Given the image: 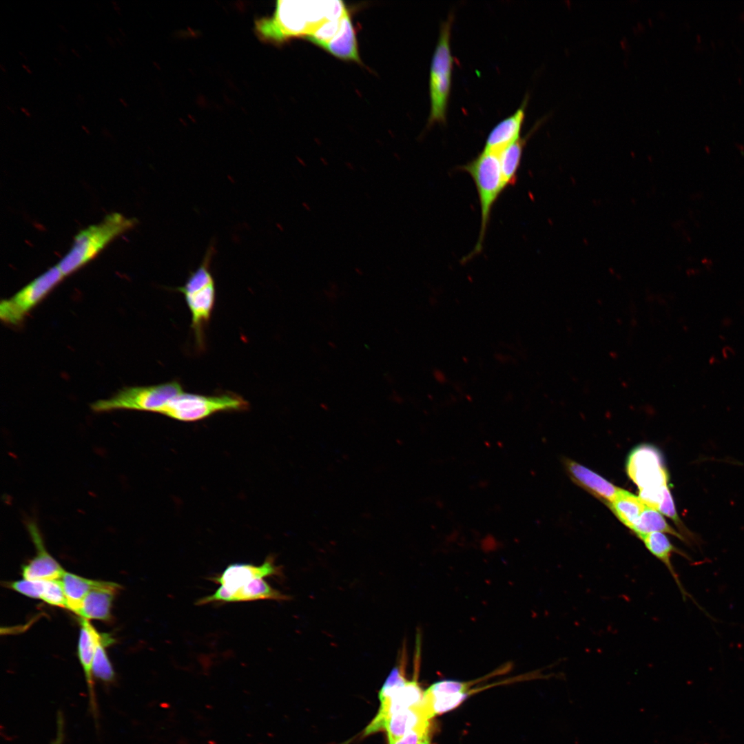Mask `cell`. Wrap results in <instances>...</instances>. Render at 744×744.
Wrapping results in <instances>:
<instances>
[{
	"instance_id": "cell-1",
	"label": "cell",
	"mask_w": 744,
	"mask_h": 744,
	"mask_svg": "<svg viewBox=\"0 0 744 744\" xmlns=\"http://www.w3.org/2000/svg\"><path fill=\"white\" fill-rule=\"evenodd\" d=\"M347 12L341 1L280 0L270 17L255 21L254 32L264 43L280 44L293 37L307 38L325 22Z\"/></svg>"
},
{
	"instance_id": "cell-2",
	"label": "cell",
	"mask_w": 744,
	"mask_h": 744,
	"mask_svg": "<svg viewBox=\"0 0 744 744\" xmlns=\"http://www.w3.org/2000/svg\"><path fill=\"white\" fill-rule=\"evenodd\" d=\"M136 223V218L113 212L101 222L81 230L74 236L69 251L57 264L63 276L74 273L91 261L113 240L131 229Z\"/></svg>"
},
{
	"instance_id": "cell-3",
	"label": "cell",
	"mask_w": 744,
	"mask_h": 744,
	"mask_svg": "<svg viewBox=\"0 0 744 744\" xmlns=\"http://www.w3.org/2000/svg\"><path fill=\"white\" fill-rule=\"evenodd\" d=\"M460 169L471 176L475 185L481 212L478 240L473 250L464 259L468 260L481 253L493 206L506 187L497 153L483 149Z\"/></svg>"
},
{
	"instance_id": "cell-4",
	"label": "cell",
	"mask_w": 744,
	"mask_h": 744,
	"mask_svg": "<svg viewBox=\"0 0 744 744\" xmlns=\"http://www.w3.org/2000/svg\"><path fill=\"white\" fill-rule=\"evenodd\" d=\"M210 247L199 267L191 272L185 284L176 289L185 298L192 316L191 327L200 349L205 343V330L208 325L216 301L215 281L210 271L214 254Z\"/></svg>"
},
{
	"instance_id": "cell-5",
	"label": "cell",
	"mask_w": 744,
	"mask_h": 744,
	"mask_svg": "<svg viewBox=\"0 0 744 744\" xmlns=\"http://www.w3.org/2000/svg\"><path fill=\"white\" fill-rule=\"evenodd\" d=\"M453 17L449 15L442 22L438 41L433 54L430 68L429 95L431 102L428 125L444 123L451 87L453 57L451 50V32Z\"/></svg>"
},
{
	"instance_id": "cell-6",
	"label": "cell",
	"mask_w": 744,
	"mask_h": 744,
	"mask_svg": "<svg viewBox=\"0 0 744 744\" xmlns=\"http://www.w3.org/2000/svg\"><path fill=\"white\" fill-rule=\"evenodd\" d=\"M183 391L178 381L152 386L126 387L107 399L91 404L94 412L136 410L163 414L169 402Z\"/></svg>"
},
{
	"instance_id": "cell-7",
	"label": "cell",
	"mask_w": 744,
	"mask_h": 744,
	"mask_svg": "<svg viewBox=\"0 0 744 744\" xmlns=\"http://www.w3.org/2000/svg\"><path fill=\"white\" fill-rule=\"evenodd\" d=\"M249 403L231 392L205 395L182 391L167 404L163 415L181 422H196L223 411H244Z\"/></svg>"
},
{
	"instance_id": "cell-8",
	"label": "cell",
	"mask_w": 744,
	"mask_h": 744,
	"mask_svg": "<svg viewBox=\"0 0 744 744\" xmlns=\"http://www.w3.org/2000/svg\"><path fill=\"white\" fill-rule=\"evenodd\" d=\"M58 265H54L34 278L12 297L0 304V318L8 324L21 323L27 314L40 302L64 278Z\"/></svg>"
},
{
	"instance_id": "cell-9",
	"label": "cell",
	"mask_w": 744,
	"mask_h": 744,
	"mask_svg": "<svg viewBox=\"0 0 744 744\" xmlns=\"http://www.w3.org/2000/svg\"><path fill=\"white\" fill-rule=\"evenodd\" d=\"M626 470L639 490L660 488L668 485V474L661 454L651 445L635 447L628 455Z\"/></svg>"
},
{
	"instance_id": "cell-10",
	"label": "cell",
	"mask_w": 744,
	"mask_h": 744,
	"mask_svg": "<svg viewBox=\"0 0 744 744\" xmlns=\"http://www.w3.org/2000/svg\"><path fill=\"white\" fill-rule=\"evenodd\" d=\"M26 526L37 552L35 556L22 567L23 579L32 581L60 579L65 571L46 550L37 523L29 520Z\"/></svg>"
},
{
	"instance_id": "cell-11",
	"label": "cell",
	"mask_w": 744,
	"mask_h": 744,
	"mask_svg": "<svg viewBox=\"0 0 744 744\" xmlns=\"http://www.w3.org/2000/svg\"><path fill=\"white\" fill-rule=\"evenodd\" d=\"M288 599L286 595L272 588L263 579H256L234 590H228L220 586L214 594L199 599L196 604L201 606L214 602H241L262 599L281 601Z\"/></svg>"
},
{
	"instance_id": "cell-12",
	"label": "cell",
	"mask_w": 744,
	"mask_h": 744,
	"mask_svg": "<svg viewBox=\"0 0 744 744\" xmlns=\"http://www.w3.org/2000/svg\"><path fill=\"white\" fill-rule=\"evenodd\" d=\"M280 567L275 564L274 558L269 556L260 566L250 564H234L228 566L220 575L210 580L228 590L236 589L254 579L280 575Z\"/></svg>"
},
{
	"instance_id": "cell-13",
	"label": "cell",
	"mask_w": 744,
	"mask_h": 744,
	"mask_svg": "<svg viewBox=\"0 0 744 744\" xmlns=\"http://www.w3.org/2000/svg\"><path fill=\"white\" fill-rule=\"evenodd\" d=\"M81 630L78 643V657L87 684L89 703L94 717H96L97 705L95 697L92 661L97 643L102 634L99 633L89 620L80 617Z\"/></svg>"
},
{
	"instance_id": "cell-14",
	"label": "cell",
	"mask_w": 744,
	"mask_h": 744,
	"mask_svg": "<svg viewBox=\"0 0 744 744\" xmlns=\"http://www.w3.org/2000/svg\"><path fill=\"white\" fill-rule=\"evenodd\" d=\"M121 588L116 583L103 581L84 597L76 614L87 620H110L112 601Z\"/></svg>"
},
{
	"instance_id": "cell-15",
	"label": "cell",
	"mask_w": 744,
	"mask_h": 744,
	"mask_svg": "<svg viewBox=\"0 0 744 744\" xmlns=\"http://www.w3.org/2000/svg\"><path fill=\"white\" fill-rule=\"evenodd\" d=\"M526 100L511 115L500 121L489 132L484 145V150L499 153L520 137L521 130L525 118Z\"/></svg>"
},
{
	"instance_id": "cell-16",
	"label": "cell",
	"mask_w": 744,
	"mask_h": 744,
	"mask_svg": "<svg viewBox=\"0 0 744 744\" xmlns=\"http://www.w3.org/2000/svg\"><path fill=\"white\" fill-rule=\"evenodd\" d=\"M564 463L571 478L580 486L607 504L614 499L620 488L575 461L566 459Z\"/></svg>"
},
{
	"instance_id": "cell-17",
	"label": "cell",
	"mask_w": 744,
	"mask_h": 744,
	"mask_svg": "<svg viewBox=\"0 0 744 744\" xmlns=\"http://www.w3.org/2000/svg\"><path fill=\"white\" fill-rule=\"evenodd\" d=\"M639 538L643 542L645 548L650 553L665 566L676 583L683 599H685L687 597H691L683 588L671 561L673 553L679 554L689 559L688 556L674 546L663 533H651L641 535Z\"/></svg>"
},
{
	"instance_id": "cell-18",
	"label": "cell",
	"mask_w": 744,
	"mask_h": 744,
	"mask_svg": "<svg viewBox=\"0 0 744 744\" xmlns=\"http://www.w3.org/2000/svg\"><path fill=\"white\" fill-rule=\"evenodd\" d=\"M429 717L422 703L416 707L402 710L392 714L386 721L384 729L389 744L415 728L429 725Z\"/></svg>"
},
{
	"instance_id": "cell-19",
	"label": "cell",
	"mask_w": 744,
	"mask_h": 744,
	"mask_svg": "<svg viewBox=\"0 0 744 744\" xmlns=\"http://www.w3.org/2000/svg\"><path fill=\"white\" fill-rule=\"evenodd\" d=\"M321 48L341 59L360 63L355 32L349 13L344 16L339 32Z\"/></svg>"
},
{
	"instance_id": "cell-20",
	"label": "cell",
	"mask_w": 744,
	"mask_h": 744,
	"mask_svg": "<svg viewBox=\"0 0 744 744\" xmlns=\"http://www.w3.org/2000/svg\"><path fill=\"white\" fill-rule=\"evenodd\" d=\"M59 580L67 599L68 610L76 614L87 594L103 583V581L86 579L66 571Z\"/></svg>"
},
{
	"instance_id": "cell-21",
	"label": "cell",
	"mask_w": 744,
	"mask_h": 744,
	"mask_svg": "<svg viewBox=\"0 0 744 744\" xmlns=\"http://www.w3.org/2000/svg\"><path fill=\"white\" fill-rule=\"evenodd\" d=\"M607 505L617 517L630 530L646 507L639 497L621 488L614 499Z\"/></svg>"
},
{
	"instance_id": "cell-22",
	"label": "cell",
	"mask_w": 744,
	"mask_h": 744,
	"mask_svg": "<svg viewBox=\"0 0 744 744\" xmlns=\"http://www.w3.org/2000/svg\"><path fill=\"white\" fill-rule=\"evenodd\" d=\"M631 530L638 537L648 533L659 532L672 535L690 544V541L681 533L667 523L660 512L647 506Z\"/></svg>"
},
{
	"instance_id": "cell-23",
	"label": "cell",
	"mask_w": 744,
	"mask_h": 744,
	"mask_svg": "<svg viewBox=\"0 0 744 744\" xmlns=\"http://www.w3.org/2000/svg\"><path fill=\"white\" fill-rule=\"evenodd\" d=\"M526 138L528 137L520 138L498 153L502 174L506 188L517 182Z\"/></svg>"
},
{
	"instance_id": "cell-24",
	"label": "cell",
	"mask_w": 744,
	"mask_h": 744,
	"mask_svg": "<svg viewBox=\"0 0 744 744\" xmlns=\"http://www.w3.org/2000/svg\"><path fill=\"white\" fill-rule=\"evenodd\" d=\"M112 641L109 634H102L97 643L92 661L93 676L105 683L112 682L115 676L112 665L105 651V647Z\"/></svg>"
},
{
	"instance_id": "cell-25",
	"label": "cell",
	"mask_w": 744,
	"mask_h": 744,
	"mask_svg": "<svg viewBox=\"0 0 744 744\" xmlns=\"http://www.w3.org/2000/svg\"><path fill=\"white\" fill-rule=\"evenodd\" d=\"M41 600L45 603L68 609L67 599L60 580H46Z\"/></svg>"
},
{
	"instance_id": "cell-26",
	"label": "cell",
	"mask_w": 744,
	"mask_h": 744,
	"mask_svg": "<svg viewBox=\"0 0 744 744\" xmlns=\"http://www.w3.org/2000/svg\"><path fill=\"white\" fill-rule=\"evenodd\" d=\"M12 590L34 599H41L45 587V581H32L22 579L15 581L9 584Z\"/></svg>"
},
{
	"instance_id": "cell-27",
	"label": "cell",
	"mask_w": 744,
	"mask_h": 744,
	"mask_svg": "<svg viewBox=\"0 0 744 744\" xmlns=\"http://www.w3.org/2000/svg\"><path fill=\"white\" fill-rule=\"evenodd\" d=\"M473 682H461L453 680H443L433 683L426 690L433 694H456L468 692Z\"/></svg>"
},
{
	"instance_id": "cell-28",
	"label": "cell",
	"mask_w": 744,
	"mask_h": 744,
	"mask_svg": "<svg viewBox=\"0 0 744 744\" xmlns=\"http://www.w3.org/2000/svg\"><path fill=\"white\" fill-rule=\"evenodd\" d=\"M429 725L422 726L408 732L402 737L390 744H420L428 735Z\"/></svg>"
},
{
	"instance_id": "cell-29",
	"label": "cell",
	"mask_w": 744,
	"mask_h": 744,
	"mask_svg": "<svg viewBox=\"0 0 744 744\" xmlns=\"http://www.w3.org/2000/svg\"><path fill=\"white\" fill-rule=\"evenodd\" d=\"M63 717L61 712H59L56 719V733L53 744H63Z\"/></svg>"
},
{
	"instance_id": "cell-30",
	"label": "cell",
	"mask_w": 744,
	"mask_h": 744,
	"mask_svg": "<svg viewBox=\"0 0 744 744\" xmlns=\"http://www.w3.org/2000/svg\"><path fill=\"white\" fill-rule=\"evenodd\" d=\"M111 3H112L114 10L117 12V14L121 15V7L119 6V5L118 4V3L116 1L112 0L111 1Z\"/></svg>"
},
{
	"instance_id": "cell-31",
	"label": "cell",
	"mask_w": 744,
	"mask_h": 744,
	"mask_svg": "<svg viewBox=\"0 0 744 744\" xmlns=\"http://www.w3.org/2000/svg\"><path fill=\"white\" fill-rule=\"evenodd\" d=\"M105 38H106V41H107V42L108 43V44H109V45H110L111 47H112V48H116V42H115V41H114V39H112V38L111 37H110V36H106V37H105Z\"/></svg>"
},
{
	"instance_id": "cell-32",
	"label": "cell",
	"mask_w": 744,
	"mask_h": 744,
	"mask_svg": "<svg viewBox=\"0 0 744 744\" xmlns=\"http://www.w3.org/2000/svg\"><path fill=\"white\" fill-rule=\"evenodd\" d=\"M20 110H21V112H22L23 113H24V114H25V115L26 116H28V117H29V118H30V117H31V114H30V112H29V110H28V109H26V108H25V107H21L20 108Z\"/></svg>"
},
{
	"instance_id": "cell-33",
	"label": "cell",
	"mask_w": 744,
	"mask_h": 744,
	"mask_svg": "<svg viewBox=\"0 0 744 744\" xmlns=\"http://www.w3.org/2000/svg\"><path fill=\"white\" fill-rule=\"evenodd\" d=\"M21 66L29 74H32L31 69L27 65L22 63Z\"/></svg>"
},
{
	"instance_id": "cell-34",
	"label": "cell",
	"mask_w": 744,
	"mask_h": 744,
	"mask_svg": "<svg viewBox=\"0 0 744 744\" xmlns=\"http://www.w3.org/2000/svg\"><path fill=\"white\" fill-rule=\"evenodd\" d=\"M420 744H429V740H428V735L424 737V738L421 741Z\"/></svg>"
},
{
	"instance_id": "cell-35",
	"label": "cell",
	"mask_w": 744,
	"mask_h": 744,
	"mask_svg": "<svg viewBox=\"0 0 744 744\" xmlns=\"http://www.w3.org/2000/svg\"><path fill=\"white\" fill-rule=\"evenodd\" d=\"M71 52H72V54H74V55L75 56H76L77 58H81V55H80L79 52H78V51H77V50H76V49H74V48H72V49H71Z\"/></svg>"
},
{
	"instance_id": "cell-36",
	"label": "cell",
	"mask_w": 744,
	"mask_h": 744,
	"mask_svg": "<svg viewBox=\"0 0 744 744\" xmlns=\"http://www.w3.org/2000/svg\"><path fill=\"white\" fill-rule=\"evenodd\" d=\"M118 100H119L120 103L123 105V107H127L128 106L127 102L124 100L123 98L120 97L118 99Z\"/></svg>"
},
{
	"instance_id": "cell-37",
	"label": "cell",
	"mask_w": 744,
	"mask_h": 744,
	"mask_svg": "<svg viewBox=\"0 0 744 744\" xmlns=\"http://www.w3.org/2000/svg\"><path fill=\"white\" fill-rule=\"evenodd\" d=\"M59 28L63 32L67 33L68 32V29L62 24H59Z\"/></svg>"
},
{
	"instance_id": "cell-38",
	"label": "cell",
	"mask_w": 744,
	"mask_h": 744,
	"mask_svg": "<svg viewBox=\"0 0 744 744\" xmlns=\"http://www.w3.org/2000/svg\"><path fill=\"white\" fill-rule=\"evenodd\" d=\"M302 205H303V207H304V208L305 209H307V210H309V211H310V210H311L310 206H309V204H307V203L304 202V203H302Z\"/></svg>"
},
{
	"instance_id": "cell-39",
	"label": "cell",
	"mask_w": 744,
	"mask_h": 744,
	"mask_svg": "<svg viewBox=\"0 0 744 744\" xmlns=\"http://www.w3.org/2000/svg\"><path fill=\"white\" fill-rule=\"evenodd\" d=\"M19 55H20L21 56H22V57H23V58L24 59H25V60H27V59H28V56H25V54H24V52H22L21 50L19 51Z\"/></svg>"
},
{
	"instance_id": "cell-40",
	"label": "cell",
	"mask_w": 744,
	"mask_h": 744,
	"mask_svg": "<svg viewBox=\"0 0 744 744\" xmlns=\"http://www.w3.org/2000/svg\"><path fill=\"white\" fill-rule=\"evenodd\" d=\"M0 69L4 73L7 72L6 66H4L2 63L0 64Z\"/></svg>"
},
{
	"instance_id": "cell-41",
	"label": "cell",
	"mask_w": 744,
	"mask_h": 744,
	"mask_svg": "<svg viewBox=\"0 0 744 744\" xmlns=\"http://www.w3.org/2000/svg\"><path fill=\"white\" fill-rule=\"evenodd\" d=\"M118 30L123 37H125L126 34L121 27H118Z\"/></svg>"
},
{
	"instance_id": "cell-42",
	"label": "cell",
	"mask_w": 744,
	"mask_h": 744,
	"mask_svg": "<svg viewBox=\"0 0 744 744\" xmlns=\"http://www.w3.org/2000/svg\"><path fill=\"white\" fill-rule=\"evenodd\" d=\"M54 60L57 63L58 65H59V66L62 65V63L56 57H54Z\"/></svg>"
},
{
	"instance_id": "cell-43",
	"label": "cell",
	"mask_w": 744,
	"mask_h": 744,
	"mask_svg": "<svg viewBox=\"0 0 744 744\" xmlns=\"http://www.w3.org/2000/svg\"><path fill=\"white\" fill-rule=\"evenodd\" d=\"M7 109H8V110H9V111H10V112L12 113V114H15V111H14V109H13V108H12V107H10V106H9V105H7Z\"/></svg>"
},
{
	"instance_id": "cell-44",
	"label": "cell",
	"mask_w": 744,
	"mask_h": 744,
	"mask_svg": "<svg viewBox=\"0 0 744 744\" xmlns=\"http://www.w3.org/2000/svg\"><path fill=\"white\" fill-rule=\"evenodd\" d=\"M81 127H82V129H83V130H85V131L86 132V133H87V134H90V130H89V129H88V128H87V127H86L85 125H81Z\"/></svg>"
},
{
	"instance_id": "cell-45",
	"label": "cell",
	"mask_w": 744,
	"mask_h": 744,
	"mask_svg": "<svg viewBox=\"0 0 744 744\" xmlns=\"http://www.w3.org/2000/svg\"><path fill=\"white\" fill-rule=\"evenodd\" d=\"M116 40L117 43H118L119 45H123V42H122V41L121 40V39H120V38H119L118 37H116Z\"/></svg>"
},
{
	"instance_id": "cell-46",
	"label": "cell",
	"mask_w": 744,
	"mask_h": 744,
	"mask_svg": "<svg viewBox=\"0 0 744 744\" xmlns=\"http://www.w3.org/2000/svg\"><path fill=\"white\" fill-rule=\"evenodd\" d=\"M85 48L87 49V50H88L89 52H92V48H90V46L88 45V44L85 43Z\"/></svg>"
}]
</instances>
